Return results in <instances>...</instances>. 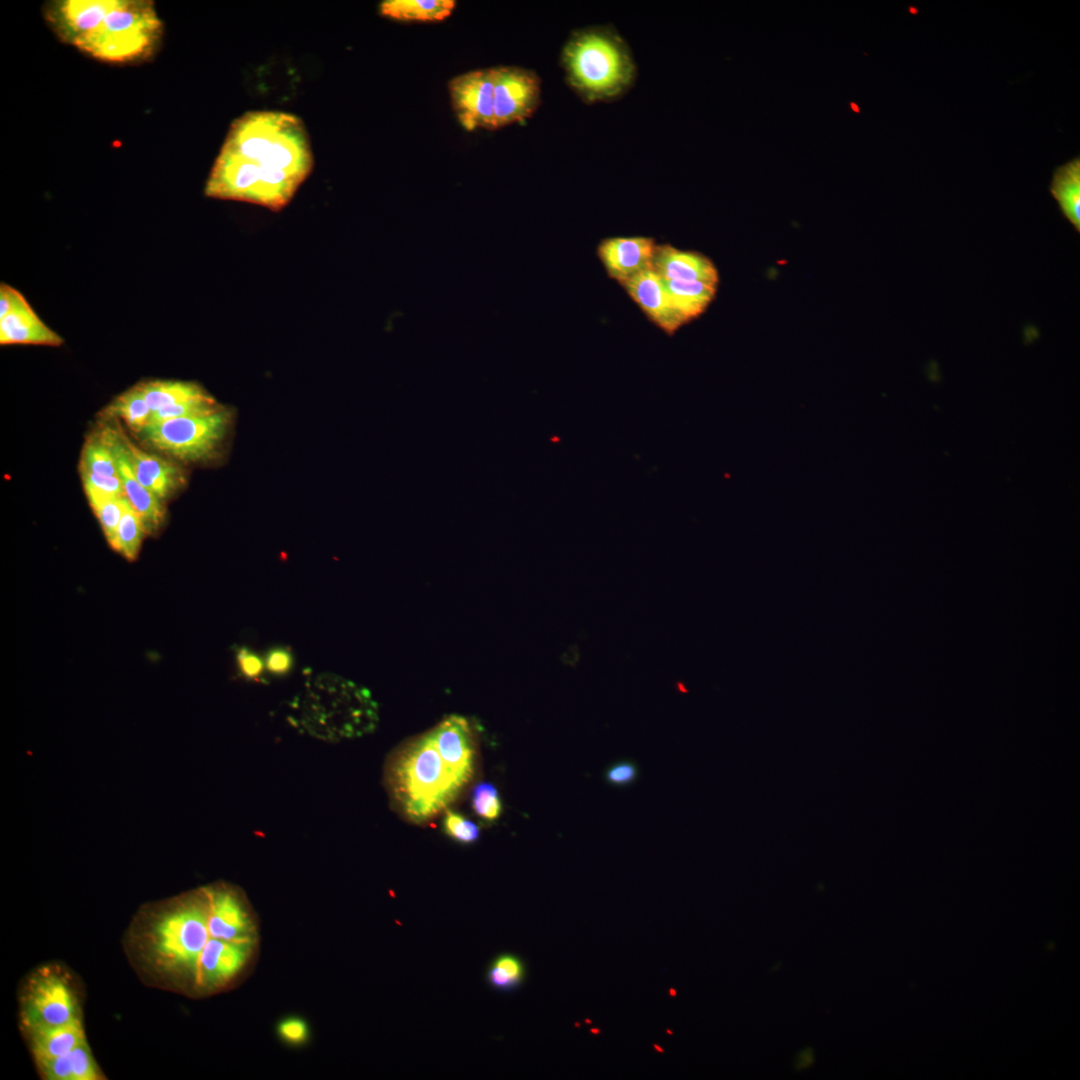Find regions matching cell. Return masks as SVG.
Segmentation results:
<instances>
[{
    "instance_id": "obj_8",
    "label": "cell",
    "mask_w": 1080,
    "mask_h": 1080,
    "mask_svg": "<svg viewBox=\"0 0 1080 1080\" xmlns=\"http://www.w3.org/2000/svg\"><path fill=\"white\" fill-rule=\"evenodd\" d=\"M21 1033L43 1079H105L88 1043L83 1021Z\"/></svg>"
},
{
    "instance_id": "obj_7",
    "label": "cell",
    "mask_w": 1080,
    "mask_h": 1080,
    "mask_svg": "<svg viewBox=\"0 0 1080 1080\" xmlns=\"http://www.w3.org/2000/svg\"><path fill=\"white\" fill-rule=\"evenodd\" d=\"M18 1000L21 1032L66 1026L84 1019L76 979L61 964H44L31 971L21 984Z\"/></svg>"
},
{
    "instance_id": "obj_30",
    "label": "cell",
    "mask_w": 1080,
    "mask_h": 1080,
    "mask_svg": "<svg viewBox=\"0 0 1080 1080\" xmlns=\"http://www.w3.org/2000/svg\"><path fill=\"white\" fill-rule=\"evenodd\" d=\"M442 825L449 837L462 844L474 843L480 835L477 824L455 811L446 810Z\"/></svg>"
},
{
    "instance_id": "obj_14",
    "label": "cell",
    "mask_w": 1080,
    "mask_h": 1080,
    "mask_svg": "<svg viewBox=\"0 0 1080 1080\" xmlns=\"http://www.w3.org/2000/svg\"><path fill=\"white\" fill-rule=\"evenodd\" d=\"M655 246L650 237H613L601 241L597 253L608 276L622 285L651 266Z\"/></svg>"
},
{
    "instance_id": "obj_27",
    "label": "cell",
    "mask_w": 1080,
    "mask_h": 1080,
    "mask_svg": "<svg viewBox=\"0 0 1080 1080\" xmlns=\"http://www.w3.org/2000/svg\"><path fill=\"white\" fill-rule=\"evenodd\" d=\"M525 966L522 960L511 953L497 956L489 965L486 980L493 989L510 992L523 983Z\"/></svg>"
},
{
    "instance_id": "obj_22",
    "label": "cell",
    "mask_w": 1080,
    "mask_h": 1080,
    "mask_svg": "<svg viewBox=\"0 0 1080 1080\" xmlns=\"http://www.w3.org/2000/svg\"><path fill=\"white\" fill-rule=\"evenodd\" d=\"M142 392L151 412L162 407L199 399L209 394L193 382L152 380L136 384Z\"/></svg>"
},
{
    "instance_id": "obj_33",
    "label": "cell",
    "mask_w": 1080,
    "mask_h": 1080,
    "mask_svg": "<svg viewBox=\"0 0 1080 1080\" xmlns=\"http://www.w3.org/2000/svg\"><path fill=\"white\" fill-rule=\"evenodd\" d=\"M81 473L84 486L95 488L113 496L126 497L120 476H104L86 471H81Z\"/></svg>"
},
{
    "instance_id": "obj_13",
    "label": "cell",
    "mask_w": 1080,
    "mask_h": 1080,
    "mask_svg": "<svg viewBox=\"0 0 1080 1080\" xmlns=\"http://www.w3.org/2000/svg\"><path fill=\"white\" fill-rule=\"evenodd\" d=\"M429 732L444 764L464 787L474 771L475 745L469 722L462 716L449 715Z\"/></svg>"
},
{
    "instance_id": "obj_9",
    "label": "cell",
    "mask_w": 1080,
    "mask_h": 1080,
    "mask_svg": "<svg viewBox=\"0 0 1080 1080\" xmlns=\"http://www.w3.org/2000/svg\"><path fill=\"white\" fill-rule=\"evenodd\" d=\"M228 426L229 414L221 408L210 414L148 424L142 433L147 443L166 454L184 461H199L213 455Z\"/></svg>"
},
{
    "instance_id": "obj_4",
    "label": "cell",
    "mask_w": 1080,
    "mask_h": 1080,
    "mask_svg": "<svg viewBox=\"0 0 1080 1080\" xmlns=\"http://www.w3.org/2000/svg\"><path fill=\"white\" fill-rule=\"evenodd\" d=\"M385 784L394 808L417 824L444 810L463 788L441 759L429 731L391 754Z\"/></svg>"
},
{
    "instance_id": "obj_11",
    "label": "cell",
    "mask_w": 1080,
    "mask_h": 1080,
    "mask_svg": "<svg viewBox=\"0 0 1080 1080\" xmlns=\"http://www.w3.org/2000/svg\"><path fill=\"white\" fill-rule=\"evenodd\" d=\"M0 343L57 347L63 339L39 318L19 291L1 283Z\"/></svg>"
},
{
    "instance_id": "obj_5",
    "label": "cell",
    "mask_w": 1080,
    "mask_h": 1080,
    "mask_svg": "<svg viewBox=\"0 0 1080 1080\" xmlns=\"http://www.w3.org/2000/svg\"><path fill=\"white\" fill-rule=\"evenodd\" d=\"M561 66L567 84L586 103L615 100L636 78L629 46L608 26L575 30L562 48Z\"/></svg>"
},
{
    "instance_id": "obj_18",
    "label": "cell",
    "mask_w": 1080,
    "mask_h": 1080,
    "mask_svg": "<svg viewBox=\"0 0 1080 1080\" xmlns=\"http://www.w3.org/2000/svg\"><path fill=\"white\" fill-rule=\"evenodd\" d=\"M118 462L119 476L123 482L126 497L140 515L147 533L156 532L165 520V508L162 500L142 486L136 479L127 460L117 430L107 429Z\"/></svg>"
},
{
    "instance_id": "obj_24",
    "label": "cell",
    "mask_w": 1080,
    "mask_h": 1080,
    "mask_svg": "<svg viewBox=\"0 0 1080 1080\" xmlns=\"http://www.w3.org/2000/svg\"><path fill=\"white\" fill-rule=\"evenodd\" d=\"M145 525L127 497H123L122 515L111 547L127 560L137 558L144 536Z\"/></svg>"
},
{
    "instance_id": "obj_12",
    "label": "cell",
    "mask_w": 1080,
    "mask_h": 1080,
    "mask_svg": "<svg viewBox=\"0 0 1080 1080\" xmlns=\"http://www.w3.org/2000/svg\"><path fill=\"white\" fill-rule=\"evenodd\" d=\"M454 112L467 130H494L493 68L469 71L448 84Z\"/></svg>"
},
{
    "instance_id": "obj_32",
    "label": "cell",
    "mask_w": 1080,
    "mask_h": 1080,
    "mask_svg": "<svg viewBox=\"0 0 1080 1080\" xmlns=\"http://www.w3.org/2000/svg\"><path fill=\"white\" fill-rule=\"evenodd\" d=\"M638 776V768L632 761L621 760L610 765L604 778L611 786L624 787L632 784Z\"/></svg>"
},
{
    "instance_id": "obj_28",
    "label": "cell",
    "mask_w": 1080,
    "mask_h": 1080,
    "mask_svg": "<svg viewBox=\"0 0 1080 1080\" xmlns=\"http://www.w3.org/2000/svg\"><path fill=\"white\" fill-rule=\"evenodd\" d=\"M221 407L208 395L203 398L168 405L151 412L148 424L164 422L174 418L200 416L218 411Z\"/></svg>"
},
{
    "instance_id": "obj_10",
    "label": "cell",
    "mask_w": 1080,
    "mask_h": 1080,
    "mask_svg": "<svg viewBox=\"0 0 1080 1080\" xmlns=\"http://www.w3.org/2000/svg\"><path fill=\"white\" fill-rule=\"evenodd\" d=\"M493 68V114L495 129L530 117L541 101L538 75L523 67Z\"/></svg>"
},
{
    "instance_id": "obj_1",
    "label": "cell",
    "mask_w": 1080,
    "mask_h": 1080,
    "mask_svg": "<svg viewBox=\"0 0 1080 1080\" xmlns=\"http://www.w3.org/2000/svg\"><path fill=\"white\" fill-rule=\"evenodd\" d=\"M123 950L145 985L204 999L253 973L260 922L241 887L216 881L142 905L125 930Z\"/></svg>"
},
{
    "instance_id": "obj_3",
    "label": "cell",
    "mask_w": 1080,
    "mask_h": 1080,
    "mask_svg": "<svg viewBox=\"0 0 1080 1080\" xmlns=\"http://www.w3.org/2000/svg\"><path fill=\"white\" fill-rule=\"evenodd\" d=\"M291 707L296 727L328 742L368 734L379 720L377 703L366 688L329 672L309 678Z\"/></svg>"
},
{
    "instance_id": "obj_16",
    "label": "cell",
    "mask_w": 1080,
    "mask_h": 1080,
    "mask_svg": "<svg viewBox=\"0 0 1080 1080\" xmlns=\"http://www.w3.org/2000/svg\"><path fill=\"white\" fill-rule=\"evenodd\" d=\"M118 431L127 460L142 486L160 500L166 499L182 486L184 475L177 465L146 453L134 445L121 430Z\"/></svg>"
},
{
    "instance_id": "obj_15",
    "label": "cell",
    "mask_w": 1080,
    "mask_h": 1080,
    "mask_svg": "<svg viewBox=\"0 0 1080 1080\" xmlns=\"http://www.w3.org/2000/svg\"><path fill=\"white\" fill-rule=\"evenodd\" d=\"M622 286L646 316L665 333L671 335L684 325L672 306L661 278L651 266L632 276Z\"/></svg>"
},
{
    "instance_id": "obj_26",
    "label": "cell",
    "mask_w": 1080,
    "mask_h": 1080,
    "mask_svg": "<svg viewBox=\"0 0 1080 1080\" xmlns=\"http://www.w3.org/2000/svg\"><path fill=\"white\" fill-rule=\"evenodd\" d=\"M90 506L111 546L122 515L123 497L113 496L95 488L84 486Z\"/></svg>"
},
{
    "instance_id": "obj_29",
    "label": "cell",
    "mask_w": 1080,
    "mask_h": 1080,
    "mask_svg": "<svg viewBox=\"0 0 1080 1080\" xmlns=\"http://www.w3.org/2000/svg\"><path fill=\"white\" fill-rule=\"evenodd\" d=\"M471 807L481 819L497 820L502 813V801L496 786L490 782L477 783L471 792Z\"/></svg>"
},
{
    "instance_id": "obj_23",
    "label": "cell",
    "mask_w": 1080,
    "mask_h": 1080,
    "mask_svg": "<svg viewBox=\"0 0 1080 1080\" xmlns=\"http://www.w3.org/2000/svg\"><path fill=\"white\" fill-rule=\"evenodd\" d=\"M106 418L118 417L135 432L148 425L151 410L137 385L116 397L103 411Z\"/></svg>"
},
{
    "instance_id": "obj_19",
    "label": "cell",
    "mask_w": 1080,
    "mask_h": 1080,
    "mask_svg": "<svg viewBox=\"0 0 1080 1080\" xmlns=\"http://www.w3.org/2000/svg\"><path fill=\"white\" fill-rule=\"evenodd\" d=\"M1052 197L1057 201L1059 210L1080 232V157L1076 156L1058 166L1052 175L1049 186Z\"/></svg>"
},
{
    "instance_id": "obj_36",
    "label": "cell",
    "mask_w": 1080,
    "mask_h": 1080,
    "mask_svg": "<svg viewBox=\"0 0 1080 1080\" xmlns=\"http://www.w3.org/2000/svg\"><path fill=\"white\" fill-rule=\"evenodd\" d=\"M812 1062H813V1053L808 1049V1051H803L800 1054V1057L798 1059L797 1068H800V1069L802 1068L803 1069V1068L811 1065Z\"/></svg>"
},
{
    "instance_id": "obj_35",
    "label": "cell",
    "mask_w": 1080,
    "mask_h": 1080,
    "mask_svg": "<svg viewBox=\"0 0 1080 1080\" xmlns=\"http://www.w3.org/2000/svg\"><path fill=\"white\" fill-rule=\"evenodd\" d=\"M293 664V657L285 648L272 649L266 658V668L273 674H285Z\"/></svg>"
},
{
    "instance_id": "obj_6",
    "label": "cell",
    "mask_w": 1080,
    "mask_h": 1080,
    "mask_svg": "<svg viewBox=\"0 0 1080 1080\" xmlns=\"http://www.w3.org/2000/svg\"><path fill=\"white\" fill-rule=\"evenodd\" d=\"M161 35L162 23L152 2L114 0L97 26L74 46L101 61L126 63L150 56Z\"/></svg>"
},
{
    "instance_id": "obj_20",
    "label": "cell",
    "mask_w": 1080,
    "mask_h": 1080,
    "mask_svg": "<svg viewBox=\"0 0 1080 1080\" xmlns=\"http://www.w3.org/2000/svg\"><path fill=\"white\" fill-rule=\"evenodd\" d=\"M661 280L672 306L684 324L701 315L716 293L717 286L702 282Z\"/></svg>"
},
{
    "instance_id": "obj_2",
    "label": "cell",
    "mask_w": 1080,
    "mask_h": 1080,
    "mask_svg": "<svg viewBox=\"0 0 1080 1080\" xmlns=\"http://www.w3.org/2000/svg\"><path fill=\"white\" fill-rule=\"evenodd\" d=\"M313 167L302 121L281 111H251L237 118L217 156L205 195L285 207Z\"/></svg>"
},
{
    "instance_id": "obj_21",
    "label": "cell",
    "mask_w": 1080,
    "mask_h": 1080,
    "mask_svg": "<svg viewBox=\"0 0 1080 1080\" xmlns=\"http://www.w3.org/2000/svg\"><path fill=\"white\" fill-rule=\"evenodd\" d=\"M453 0H386L380 4V12L400 21H441L455 7Z\"/></svg>"
},
{
    "instance_id": "obj_25",
    "label": "cell",
    "mask_w": 1080,
    "mask_h": 1080,
    "mask_svg": "<svg viewBox=\"0 0 1080 1080\" xmlns=\"http://www.w3.org/2000/svg\"><path fill=\"white\" fill-rule=\"evenodd\" d=\"M81 471L104 476H119L117 457L107 429L86 442L82 453Z\"/></svg>"
},
{
    "instance_id": "obj_31",
    "label": "cell",
    "mask_w": 1080,
    "mask_h": 1080,
    "mask_svg": "<svg viewBox=\"0 0 1080 1080\" xmlns=\"http://www.w3.org/2000/svg\"><path fill=\"white\" fill-rule=\"evenodd\" d=\"M279 1037L290 1045H301L308 1040L309 1029L307 1023L297 1017H289L280 1021L277 1027Z\"/></svg>"
},
{
    "instance_id": "obj_34",
    "label": "cell",
    "mask_w": 1080,
    "mask_h": 1080,
    "mask_svg": "<svg viewBox=\"0 0 1080 1080\" xmlns=\"http://www.w3.org/2000/svg\"><path fill=\"white\" fill-rule=\"evenodd\" d=\"M237 663L240 672L249 679L258 677L263 671L261 658L247 648L239 649Z\"/></svg>"
},
{
    "instance_id": "obj_17",
    "label": "cell",
    "mask_w": 1080,
    "mask_h": 1080,
    "mask_svg": "<svg viewBox=\"0 0 1080 1080\" xmlns=\"http://www.w3.org/2000/svg\"><path fill=\"white\" fill-rule=\"evenodd\" d=\"M651 267L662 279L702 282L713 286H717L719 281L718 271L709 258L669 244L655 246Z\"/></svg>"
}]
</instances>
